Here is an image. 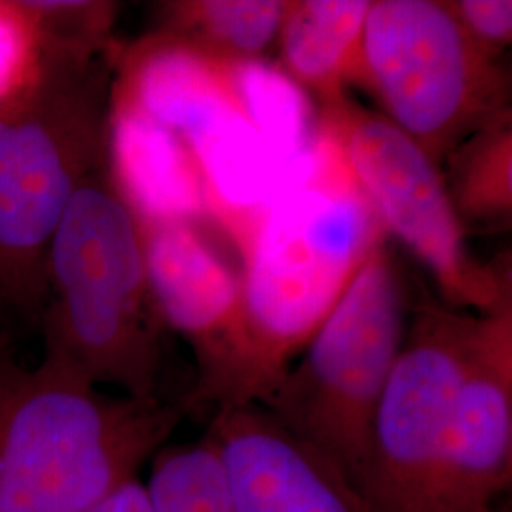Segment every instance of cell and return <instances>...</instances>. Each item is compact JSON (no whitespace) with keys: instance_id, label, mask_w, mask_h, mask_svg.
<instances>
[{"instance_id":"44dd1931","label":"cell","mask_w":512,"mask_h":512,"mask_svg":"<svg viewBox=\"0 0 512 512\" xmlns=\"http://www.w3.org/2000/svg\"><path fill=\"white\" fill-rule=\"evenodd\" d=\"M37 55L33 33L16 0H0V97L31 69Z\"/></svg>"},{"instance_id":"2e32d148","label":"cell","mask_w":512,"mask_h":512,"mask_svg":"<svg viewBox=\"0 0 512 512\" xmlns=\"http://www.w3.org/2000/svg\"><path fill=\"white\" fill-rule=\"evenodd\" d=\"M285 0H171L156 4V31L226 61H260L279 33Z\"/></svg>"},{"instance_id":"4fadbf2b","label":"cell","mask_w":512,"mask_h":512,"mask_svg":"<svg viewBox=\"0 0 512 512\" xmlns=\"http://www.w3.org/2000/svg\"><path fill=\"white\" fill-rule=\"evenodd\" d=\"M107 156L110 175L137 220L215 222L200 164L179 135L110 107Z\"/></svg>"},{"instance_id":"9a60e30c","label":"cell","mask_w":512,"mask_h":512,"mask_svg":"<svg viewBox=\"0 0 512 512\" xmlns=\"http://www.w3.org/2000/svg\"><path fill=\"white\" fill-rule=\"evenodd\" d=\"M448 200L467 234H503L512 224V116L501 112L440 167Z\"/></svg>"},{"instance_id":"ffe728a7","label":"cell","mask_w":512,"mask_h":512,"mask_svg":"<svg viewBox=\"0 0 512 512\" xmlns=\"http://www.w3.org/2000/svg\"><path fill=\"white\" fill-rule=\"evenodd\" d=\"M444 4L465 35L482 50L501 57L511 46V0H448Z\"/></svg>"},{"instance_id":"ac0fdd59","label":"cell","mask_w":512,"mask_h":512,"mask_svg":"<svg viewBox=\"0 0 512 512\" xmlns=\"http://www.w3.org/2000/svg\"><path fill=\"white\" fill-rule=\"evenodd\" d=\"M236 73L245 116L279 160L310 145V103L287 74L264 59L238 63Z\"/></svg>"},{"instance_id":"e0dca14e","label":"cell","mask_w":512,"mask_h":512,"mask_svg":"<svg viewBox=\"0 0 512 512\" xmlns=\"http://www.w3.org/2000/svg\"><path fill=\"white\" fill-rule=\"evenodd\" d=\"M150 461L145 486L152 512H236L207 433L194 442L165 444Z\"/></svg>"},{"instance_id":"5b68a950","label":"cell","mask_w":512,"mask_h":512,"mask_svg":"<svg viewBox=\"0 0 512 512\" xmlns=\"http://www.w3.org/2000/svg\"><path fill=\"white\" fill-rule=\"evenodd\" d=\"M408 296L403 270L382 241L260 404L365 499L374 418L403 348Z\"/></svg>"},{"instance_id":"5bb4252c","label":"cell","mask_w":512,"mask_h":512,"mask_svg":"<svg viewBox=\"0 0 512 512\" xmlns=\"http://www.w3.org/2000/svg\"><path fill=\"white\" fill-rule=\"evenodd\" d=\"M368 10L370 0H285L279 69L321 109L348 95Z\"/></svg>"},{"instance_id":"8992f818","label":"cell","mask_w":512,"mask_h":512,"mask_svg":"<svg viewBox=\"0 0 512 512\" xmlns=\"http://www.w3.org/2000/svg\"><path fill=\"white\" fill-rule=\"evenodd\" d=\"M349 86L442 167L505 110L511 78L439 0H370Z\"/></svg>"},{"instance_id":"30bf717a","label":"cell","mask_w":512,"mask_h":512,"mask_svg":"<svg viewBox=\"0 0 512 512\" xmlns=\"http://www.w3.org/2000/svg\"><path fill=\"white\" fill-rule=\"evenodd\" d=\"M512 480V298L476 313L433 512H499Z\"/></svg>"},{"instance_id":"3957f363","label":"cell","mask_w":512,"mask_h":512,"mask_svg":"<svg viewBox=\"0 0 512 512\" xmlns=\"http://www.w3.org/2000/svg\"><path fill=\"white\" fill-rule=\"evenodd\" d=\"M184 401H137L42 355L0 346V512H84L139 476L183 420Z\"/></svg>"},{"instance_id":"603a6c76","label":"cell","mask_w":512,"mask_h":512,"mask_svg":"<svg viewBox=\"0 0 512 512\" xmlns=\"http://www.w3.org/2000/svg\"><path fill=\"white\" fill-rule=\"evenodd\" d=\"M6 311H12V306H10V300H8V296H6V291H4V287H2V283H0V317H2Z\"/></svg>"},{"instance_id":"cb8c5ba5","label":"cell","mask_w":512,"mask_h":512,"mask_svg":"<svg viewBox=\"0 0 512 512\" xmlns=\"http://www.w3.org/2000/svg\"><path fill=\"white\" fill-rule=\"evenodd\" d=\"M499 512H509V511H505V509H501V511H499Z\"/></svg>"},{"instance_id":"52a82bcc","label":"cell","mask_w":512,"mask_h":512,"mask_svg":"<svg viewBox=\"0 0 512 512\" xmlns=\"http://www.w3.org/2000/svg\"><path fill=\"white\" fill-rule=\"evenodd\" d=\"M319 129L338 150L385 236L403 243L433 277L442 302L486 313L512 298L511 255H471L444 177L410 137L348 95L321 109Z\"/></svg>"},{"instance_id":"6da1fadb","label":"cell","mask_w":512,"mask_h":512,"mask_svg":"<svg viewBox=\"0 0 512 512\" xmlns=\"http://www.w3.org/2000/svg\"><path fill=\"white\" fill-rule=\"evenodd\" d=\"M308 169L281 184L236 241L245 319V399L262 404L387 239L319 129Z\"/></svg>"},{"instance_id":"9c48e42d","label":"cell","mask_w":512,"mask_h":512,"mask_svg":"<svg viewBox=\"0 0 512 512\" xmlns=\"http://www.w3.org/2000/svg\"><path fill=\"white\" fill-rule=\"evenodd\" d=\"M148 283L165 330L183 336L198 366L184 406H245L241 272L205 226L137 220Z\"/></svg>"},{"instance_id":"7a4b0ae2","label":"cell","mask_w":512,"mask_h":512,"mask_svg":"<svg viewBox=\"0 0 512 512\" xmlns=\"http://www.w3.org/2000/svg\"><path fill=\"white\" fill-rule=\"evenodd\" d=\"M44 357L137 401L160 391L165 327L141 228L107 162L78 186L50 239L40 311Z\"/></svg>"},{"instance_id":"277c9868","label":"cell","mask_w":512,"mask_h":512,"mask_svg":"<svg viewBox=\"0 0 512 512\" xmlns=\"http://www.w3.org/2000/svg\"><path fill=\"white\" fill-rule=\"evenodd\" d=\"M116 46L80 54L37 44L31 69L0 97V283L12 311L31 319L44 304L54 230L107 162Z\"/></svg>"},{"instance_id":"7402d4cb","label":"cell","mask_w":512,"mask_h":512,"mask_svg":"<svg viewBox=\"0 0 512 512\" xmlns=\"http://www.w3.org/2000/svg\"><path fill=\"white\" fill-rule=\"evenodd\" d=\"M84 512H152L145 482L135 476L93 503Z\"/></svg>"},{"instance_id":"8fae6325","label":"cell","mask_w":512,"mask_h":512,"mask_svg":"<svg viewBox=\"0 0 512 512\" xmlns=\"http://www.w3.org/2000/svg\"><path fill=\"white\" fill-rule=\"evenodd\" d=\"M207 435L236 512H374L327 459L260 404L220 408Z\"/></svg>"},{"instance_id":"7c38bea8","label":"cell","mask_w":512,"mask_h":512,"mask_svg":"<svg viewBox=\"0 0 512 512\" xmlns=\"http://www.w3.org/2000/svg\"><path fill=\"white\" fill-rule=\"evenodd\" d=\"M236 65L154 31L116 46L110 107L135 112L192 147L228 122L247 120Z\"/></svg>"},{"instance_id":"d6986e66","label":"cell","mask_w":512,"mask_h":512,"mask_svg":"<svg viewBox=\"0 0 512 512\" xmlns=\"http://www.w3.org/2000/svg\"><path fill=\"white\" fill-rule=\"evenodd\" d=\"M35 42L80 54H105L116 42L112 29L120 12L107 0H16Z\"/></svg>"},{"instance_id":"ba28073f","label":"cell","mask_w":512,"mask_h":512,"mask_svg":"<svg viewBox=\"0 0 512 512\" xmlns=\"http://www.w3.org/2000/svg\"><path fill=\"white\" fill-rule=\"evenodd\" d=\"M372 429L366 501L374 512H433L448 429L476 313L423 296Z\"/></svg>"}]
</instances>
